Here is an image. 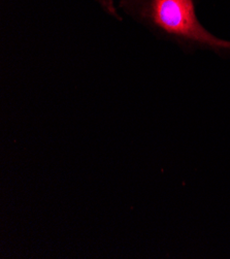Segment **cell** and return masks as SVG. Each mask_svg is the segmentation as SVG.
Instances as JSON below:
<instances>
[{
    "label": "cell",
    "instance_id": "obj_1",
    "mask_svg": "<svg viewBox=\"0 0 230 259\" xmlns=\"http://www.w3.org/2000/svg\"><path fill=\"white\" fill-rule=\"evenodd\" d=\"M117 7L152 34L176 45L185 53L209 51L230 58V40L204 27L195 0H118Z\"/></svg>",
    "mask_w": 230,
    "mask_h": 259
},
{
    "label": "cell",
    "instance_id": "obj_2",
    "mask_svg": "<svg viewBox=\"0 0 230 259\" xmlns=\"http://www.w3.org/2000/svg\"><path fill=\"white\" fill-rule=\"evenodd\" d=\"M93 2L99 7V9L107 14L109 17L114 19L115 21L122 22V15L116 5L115 0H93Z\"/></svg>",
    "mask_w": 230,
    "mask_h": 259
}]
</instances>
